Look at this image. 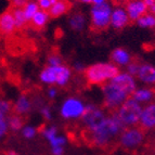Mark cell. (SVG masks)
Here are the masks:
<instances>
[{
  "mask_svg": "<svg viewBox=\"0 0 155 155\" xmlns=\"http://www.w3.org/2000/svg\"><path fill=\"white\" fill-rule=\"evenodd\" d=\"M125 129L124 125L119 120L116 113H111L103 120V123L99 125L97 128L85 132V140L89 144L94 145L97 147H106L112 145V142L120 136L122 131Z\"/></svg>",
  "mask_w": 155,
  "mask_h": 155,
  "instance_id": "cell-1",
  "label": "cell"
},
{
  "mask_svg": "<svg viewBox=\"0 0 155 155\" xmlns=\"http://www.w3.org/2000/svg\"><path fill=\"white\" fill-rule=\"evenodd\" d=\"M117 74H119V70L114 63H96L86 67L84 72L87 83L99 86L109 83Z\"/></svg>",
  "mask_w": 155,
  "mask_h": 155,
  "instance_id": "cell-2",
  "label": "cell"
},
{
  "mask_svg": "<svg viewBox=\"0 0 155 155\" xmlns=\"http://www.w3.org/2000/svg\"><path fill=\"white\" fill-rule=\"evenodd\" d=\"M102 91H103V105L111 113L116 112L119 109V106L127 99L130 98V94L124 88L111 80L102 86Z\"/></svg>",
  "mask_w": 155,
  "mask_h": 155,
  "instance_id": "cell-3",
  "label": "cell"
},
{
  "mask_svg": "<svg viewBox=\"0 0 155 155\" xmlns=\"http://www.w3.org/2000/svg\"><path fill=\"white\" fill-rule=\"evenodd\" d=\"M117 117L122 122L125 128L134 127L139 125L140 116L142 113V107L138 101L132 99L131 97L128 98L116 112Z\"/></svg>",
  "mask_w": 155,
  "mask_h": 155,
  "instance_id": "cell-4",
  "label": "cell"
},
{
  "mask_svg": "<svg viewBox=\"0 0 155 155\" xmlns=\"http://www.w3.org/2000/svg\"><path fill=\"white\" fill-rule=\"evenodd\" d=\"M112 7L109 2L93 5L90 11V28L94 33L103 31L111 25Z\"/></svg>",
  "mask_w": 155,
  "mask_h": 155,
  "instance_id": "cell-5",
  "label": "cell"
},
{
  "mask_svg": "<svg viewBox=\"0 0 155 155\" xmlns=\"http://www.w3.org/2000/svg\"><path fill=\"white\" fill-rule=\"evenodd\" d=\"M145 132L147 131L140 126L125 128L118 137L119 145L127 151L138 150L144 143Z\"/></svg>",
  "mask_w": 155,
  "mask_h": 155,
  "instance_id": "cell-6",
  "label": "cell"
},
{
  "mask_svg": "<svg viewBox=\"0 0 155 155\" xmlns=\"http://www.w3.org/2000/svg\"><path fill=\"white\" fill-rule=\"evenodd\" d=\"M106 117L107 116L103 110L99 109L92 104H86L85 113L80 117V122L84 126V130L90 131L102 124Z\"/></svg>",
  "mask_w": 155,
  "mask_h": 155,
  "instance_id": "cell-7",
  "label": "cell"
},
{
  "mask_svg": "<svg viewBox=\"0 0 155 155\" xmlns=\"http://www.w3.org/2000/svg\"><path fill=\"white\" fill-rule=\"evenodd\" d=\"M86 105L77 98H68L61 106V115L64 119H78L85 113Z\"/></svg>",
  "mask_w": 155,
  "mask_h": 155,
  "instance_id": "cell-8",
  "label": "cell"
},
{
  "mask_svg": "<svg viewBox=\"0 0 155 155\" xmlns=\"http://www.w3.org/2000/svg\"><path fill=\"white\" fill-rule=\"evenodd\" d=\"M147 9L149 8L143 0H127L125 3V10L132 22H137L141 16L144 15Z\"/></svg>",
  "mask_w": 155,
  "mask_h": 155,
  "instance_id": "cell-9",
  "label": "cell"
},
{
  "mask_svg": "<svg viewBox=\"0 0 155 155\" xmlns=\"http://www.w3.org/2000/svg\"><path fill=\"white\" fill-rule=\"evenodd\" d=\"M139 126L145 131L155 128V102H152L142 109Z\"/></svg>",
  "mask_w": 155,
  "mask_h": 155,
  "instance_id": "cell-10",
  "label": "cell"
},
{
  "mask_svg": "<svg viewBox=\"0 0 155 155\" xmlns=\"http://www.w3.org/2000/svg\"><path fill=\"white\" fill-rule=\"evenodd\" d=\"M129 18L127 14L125 8L122 7H117L112 11V16H111V26L114 29H123L125 26L128 25L129 23Z\"/></svg>",
  "mask_w": 155,
  "mask_h": 155,
  "instance_id": "cell-11",
  "label": "cell"
},
{
  "mask_svg": "<svg viewBox=\"0 0 155 155\" xmlns=\"http://www.w3.org/2000/svg\"><path fill=\"white\" fill-rule=\"evenodd\" d=\"M111 81L117 84L122 88H124L127 92L129 93L130 97L136 91V81H134V76H131L128 73H119L113 79H111Z\"/></svg>",
  "mask_w": 155,
  "mask_h": 155,
  "instance_id": "cell-12",
  "label": "cell"
},
{
  "mask_svg": "<svg viewBox=\"0 0 155 155\" xmlns=\"http://www.w3.org/2000/svg\"><path fill=\"white\" fill-rule=\"evenodd\" d=\"M16 29L15 21L13 18L12 11L8 10L0 15V34L10 35Z\"/></svg>",
  "mask_w": 155,
  "mask_h": 155,
  "instance_id": "cell-13",
  "label": "cell"
},
{
  "mask_svg": "<svg viewBox=\"0 0 155 155\" xmlns=\"http://www.w3.org/2000/svg\"><path fill=\"white\" fill-rule=\"evenodd\" d=\"M60 66H49L48 65L47 67H45L39 75L40 80L46 85H57V80L60 73Z\"/></svg>",
  "mask_w": 155,
  "mask_h": 155,
  "instance_id": "cell-14",
  "label": "cell"
},
{
  "mask_svg": "<svg viewBox=\"0 0 155 155\" xmlns=\"http://www.w3.org/2000/svg\"><path fill=\"white\" fill-rule=\"evenodd\" d=\"M31 107H33V102H31V100L26 96V94H22V96L18 97L15 104L13 105L12 111H13V113L23 116V115L28 114L29 112H31Z\"/></svg>",
  "mask_w": 155,
  "mask_h": 155,
  "instance_id": "cell-15",
  "label": "cell"
},
{
  "mask_svg": "<svg viewBox=\"0 0 155 155\" xmlns=\"http://www.w3.org/2000/svg\"><path fill=\"white\" fill-rule=\"evenodd\" d=\"M137 77L144 84L155 85V67L150 64H140Z\"/></svg>",
  "mask_w": 155,
  "mask_h": 155,
  "instance_id": "cell-16",
  "label": "cell"
},
{
  "mask_svg": "<svg viewBox=\"0 0 155 155\" xmlns=\"http://www.w3.org/2000/svg\"><path fill=\"white\" fill-rule=\"evenodd\" d=\"M111 59L112 62L117 65H128L132 61L129 52L123 48H117L114 50L111 54Z\"/></svg>",
  "mask_w": 155,
  "mask_h": 155,
  "instance_id": "cell-17",
  "label": "cell"
},
{
  "mask_svg": "<svg viewBox=\"0 0 155 155\" xmlns=\"http://www.w3.org/2000/svg\"><path fill=\"white\" fill-rule=\"evenodd\" d=\"M132 99L138 101L139 103L141 102H150L152 99L155 98V90L151 88H142V89H136L131 96Z\"/></svg>",
  "mask_w": 155,
  "mask_h": 155,
  "instance_id": "cell-18",
  "label": "cell"
},
{
  "mask_svg": "<svg viewBox=\"0 0 155 155\" xmlns=\"http://www.w3.org/2000/svg\"><path fill=\"white\" fill-rule=\"evenodd\" d=\"M71 5L67 0H58L48 12H49L51 18H59V16L65 14L68 11Z\"/></svg>",
  "mask_w": 155,
  "mask_h": 155,
  "instance_id": "cell-19",
  "label": "cell"
},
{
  "mask_svg": "<svg viewBox=\"0 0 155 155\" xmlns=\"http://www.w3.org/2000/svg\"><path fill=\"white\" fill-rule=\"evenodd\" d=\"M49 18H50V14H49L48 11L40 10V9H39V10L36 12V14L33 16L31 23L35 28L39 29V28L45 27V25L47 24V22L49 21Z\"/></svg>",
  "mask_w": 155,
  "mask_h": 155,
  "instance_id": "cell-20",
  "label": "cell"
},
{
  "mask_svg": "<svg viewBox=\"0 0 155 155\" xmlns=\"http://www.w3.org/2000/svg\"><path fill=\"white\" fill-rule=\"evenodd\" d=\"M68 23H70V26L72 29H74L75 31H81L84 29V27H85L86 18L83 13L75 12L70 16Z\"/></svg>",
  "mask_w": 155,
  "mask_h": 155,
  "instance_id": "cell-21",
  "label": "cell"
},
{
  "mask_svg": "<svg viewBox=\"0 0 155 155\" xmlns=\"http://www.w3.org/2000/svg\"><path fill=\"white\" fill-rule=\"evenodd\" d=\"M11 11H12L13 18H14V21H15L16 29L24 28L26 24H27V22H28V20H27L25 13H24L23 8H14V7H12Z\"/></svg>",
  "mask_w": 155,
  "mask_h": 155,
  "instance_id": "cell-22",
  "label": "cell"
},
{
  "mask_svg": "<svg viewBox=\"0 0 155 155\" xmlns=\"http://www.w3.org/2000/svg\"><path fill=\"white\" fill-rule=\"evenodd\" d=\"M71 76H72V72H71V68L66 65L62 64L60 66V73H59V77L57 80V85L60 87H64L67 85V83L70 81Z\"/></svg>",
  "mask_w": 155,
  "mask_h": 155,
  "instance_id": "cell-23",
  "label": "cell"
},
{
  "mask_svg": "<svg viewBox=\"0 0 155 155\" xmlns=\"http://www.w3.org/2000/svg\"><path fill=\"white\" fill-rule=\"evenodd\" d=\"M23 118H22L21 115H18V114L13 113L10 114L8 117V125H9V129L12 130V131H18V130H22L23 128Z\"/></svg>",
  "mask_w": 155,
  "mask_h": 155,
  "instance_id": "cell-24",
  "label": "cell"
},
{
  "mask_svg": "<svg viewBox=\"0 0 155 155\" xmlns=\"http://www.w3.org/2000/svg\"><path fill=\"white\" fill-rule=\"evenodd\" d=\"M39 5L37 3V1H34V0H28L27 3L23 7V10H24V13H25L26 18L28 20V22L31 21V18L33 16L36 14V12L39 10Z\"/></svg>",
  "mask_w": 155,
  "mask_h": 155,
  "instance_id": "cell-25",
  "label": "cell"
},
{
  "mask_svg": "<svg viewBox=\"0 0 155 155\" xmlns=\"http://www.w3.org/2000/svg\"><path fill=\"white\" fill-rule=\"evenodd\" d=\"M140 27H155V15L152 13H145L137 21Z\"/></svg>",
  "mask_w": 155,
  "mask_h": 155,
  "instance_id": "cell-26",
  "label": "cell"
},
{
  "mask_svg": "<svg viewBox=\"0 0 155 155\" xmlns=\"http://www.w3.org/2000/svg\"><path fill=\"white\" fill-rule=\"evenodd\" d=\"M13 106L12 104L7 100H0V117L8 118L9 115L11 114Z\"/></svg>",
  "mask_w": 155,
  "mask_h": 155,
  "instance_id": "cell-27",
  "label": "cell"
},
{
  "mask_svg": "<svg viewBox=\"0 0 155 155\" xmlns=\"http://www.w3.org/2000/svg\"><path fill=\"white\" fill-rule=\"evenodd\" d=\"M48 65L49 66H60L63 64V59L58 53H52L48 57Z\"/></svg>",
  "mask_w": 155,
  "mask_h": 155,
  "instance_id": "cell-28",
  "label": "cell"
},
{
  "mask_svg": "<svg viewBox=\"0 0 155 155\" xmlns=\"http://www.w3.org/2000/svg\"><path fill=\"white\" fill-rule=\"evenodd\" d=\"M49 143L51 145V149H53V147H63L65 145V143H66V139L63 136H59L58 134L53 139L50 140Z\"/></svg>",
  "mask_w": 155,
  "mask_h": 155,
  "instance_id": "cell-29",
  "label": "cell"
},
{
  "mask_svg": "<svg viewBox=\"0 0 155 155\" xmlns=\"http://www.w3.org/2000/svg\"><path fill=\"white\" fill-rule=\"evenodd\" d=\"M42 134H44V137L46 138L48 141H50L51 139L58 136V129L55 126H50L48 128H44L42 130Z\"/></svg>",
  "mask_w": 155,
  "mask_h": 155,
  "instance_id": "cell-30",
  "label": "cell"
},
{
  "mask_svg": "<svg viewBox=\"0 0 155 155\" xmlns=\"http://www.w3.org/2000/svg\"><path fill=\"white\" fill-rule=\"evenodd\" d=\"M37 134V129L33 126H25L22 128V134L26 139H33Z\"/></svg>",
  "mask_w": 155,
  "mask_h": 155,
  "instance_id": "cell-31",
  "label": "cell"
},
{
  "mask_svg": "<svg viewBox=\"0 0 155 155\" xmlns=\"http://www.w3.org/2000/svg\"><path fill=\"white\" fill-rule=\"evenodd\" d=\"M38 3L40 10L49 11L51 9V7L57 2L58 0H36Z\"/></svg>",
  "mask_w": 155,
  "mask_h": 155,
  "instance_id": "cell-32",
  "label": "cell"
},
{
  "mask_svg": "<svg viewBox=\"0 0 155 155\" xmlns=\"http://www.w3.org/2000/svg\"><path fill=\"white\" fill-rule=\"evenodd\" d=\"M8 130H10L8 125V118L0 117V140L8 134Z\"/></svg>",
  "mask_w": 155,
  "mask_h": 155,
  "instance_id": "cell-33",
  "label": "cell"
},
{
  "mask_svg": "<svg viewBox=\"0 0 155 155\" xmlns=\"http://www.w3.org/2000/svg\"><path fill=\"white\" fill-rule=\"evenodd\" d=\"M140 64L136 61H131L129 64L127 65V71H128V74H130L131 76H137L138 72H139Z\"/></svg>",
  "mask_w": 155,
  "mask_h": 155,
  "instance_id": "cell-34",
  "label": "cell"
},
{
  "mask_svg": "<svg viewBox=\"0 0 155 155\" xmlns=\"http://www.w3.org/2000/svg\"><path fill=\"white\" fill-rule=\"evenodd\" d=\"M40 113H41V115L44 116V118L46 119V120H51L52 114L48 106H42L41 109H40Z\"/></svg>",
  "mask_w": 155,
  "mask_h": 155,
  "instance_id": "cell-35",
  "label": "cell"
},
{
  "mask_svg": "<svg viewBox=\"0 0 155 155\" xmlns=\"http://www.w3.org/2000/svg\"><path fill=\"white\" fill-rule=\"evenodd\" d=\"M28 0H10V2L12 3V7L14 8H23L24 5L27 3Z\"/></svg>",
  "mask_w": 155,
  "mask_h": 155,
  "instance_id": "cell-36",
  "label": "cell"
},
{
  "mask_svg": "<svg viewBox=\"0 0 155 155\" xmlns=\"http://www.w3.org/2000/svg\"><path fill=\"white\" fill-rule=\"evenodd\" d=\"M58 94V89L54 88V87H50L49 89H48V97H49L50 99H54L55 97H57Z\"/></svg>",
  "mask_w": 155,
  "mask_h": 155,
  "instance_id": "cell-37",
  "label": "cell"
},
{
  "mask_svg": "<svg viewBox=\"0 0 155 155\" xmlns=\"http://www.w3.org/2000/svg\"><path fill=\"white\" fill-rule=\"evenodd\" d=\"M74 68H75L77 72H85V70H86L85 65H84L83 63H79V62L74 64Z\"/></svg>",
  "mask_w": 155,
  "mask_h": 155,
  "instance_id": "cell-38",
  "label": "cell"
},
{
  "mask_svg": "<svg viewBox=\"0 0 155 155\" xmlns=\"http://www.w3.org/2000/svg\"><path fill=\"white\" fill-rule=\"evenodd\" d=\"M144 1V3L147 5V8H151L152 5H155V0H143Z\"/></svg>",
  "mask_w": 155,
  "mask_h": 155,
  "instance_id": "cell-39",
  "label": "cell"
},
{
  "mask_svg": "<svg viewBox=\"0 0 155 155\" xmlns=\"http://www.w3.org/2000/svg\"><path fill=\"white\" fill-rule=\"evenodd\" d=\"M106 0H92V3L93 5H100V3H103Z\"/></svg>",
  "mask_w": 155,
  "mask_h": 155,
  "instance_id": "cell-40",
  "label": "cell"
},
{
  "mask_svg": "<svg viewBox=\"0 0 155 155\" xmlns=\"http://www.w3.org/2000/svg\"><path fill=\"white\" fill-rule=\"evenodd\" d=\"M78 1L83 3H92V0H78Z\"/></svg>",
  "mask_w": 155,
  "mask_h": 155,
  "instance_id": "cell-41",
  "label": "cell"
},
{
  "mask_svg": "<svg viewBox=\"0 0 155 155\" xmlns=\"http://www.w3.org/2000/svg\"><path fill=\"white\" fill-rule=\"evenodd\" d=\"M149 9H150L151 13L155 15V5H152V7H151V8H149Z\"/></svg>",
  "mask_w": 155,
  "mask_h": 155,
  "instance_id": "cell-42",
  "label": "cell"
}]
</instances>
